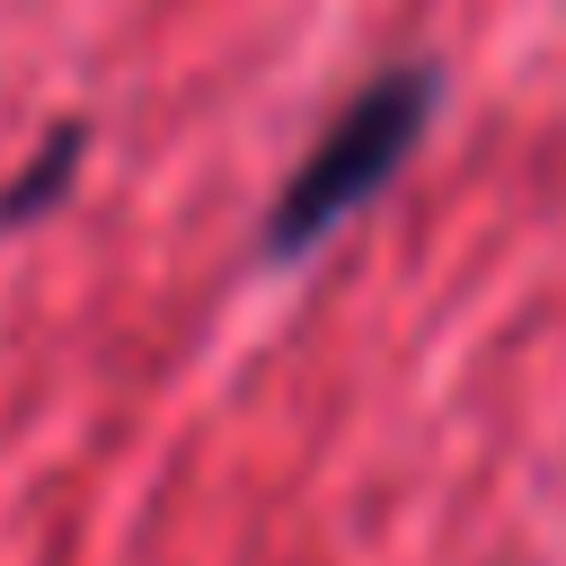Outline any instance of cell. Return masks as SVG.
Returning <instances> with one entry per match:
<instances>
[{
  "mask_svg": "<svg viewBox=\"0 0 566 566\" xmlns=\"http://www.w3.org/2000/svg\"><path fill=\"white\" fill-rule=\"evenodd\" d=\"M424 115H433V71H380L371 88H354L345 106H336V124L310 142V159L283 177V195H274V212H265V256H301V248H318L354 203H371L389 177H398V159L424 142Z\"/></svg>",
  "mask_w": 566,
  "mask_h": 566,
  "instance_id": "obj_1",
  "label": "cell"
},
{
  "mask_svg": "<svg viewBox=\"0 0 566 566\" xmlns=\"http://www.w3.org/2000/svg\"><path fill=\"white\" fill-rule=\"evenodd\" d=\"M80 159H88V124H53V133L35 142V159H27V168L0 186V230H27V221H44V212L71 195Z\"/></svg>",
  "mask_w": 566,
  "mask_h": 566,
  "instance_id": "obj_2",
  "label": "cell"
}]
</instances>
